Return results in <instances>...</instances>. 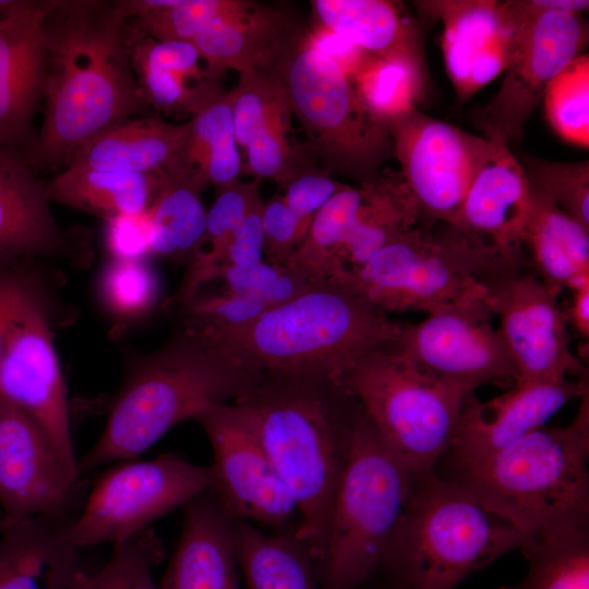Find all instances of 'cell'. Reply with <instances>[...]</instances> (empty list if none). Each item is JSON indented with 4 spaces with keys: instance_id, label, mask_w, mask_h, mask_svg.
<instances>
[{
    "instance_id": "1",
    "label": "cell",
    "mask_w": 589,
    "mask_h": 589,
    "mask_svg": "<svg viewBox=\"0 0 589 589\" xmlns=\"http://www.w3.org/2000/svg\"><path fill=\"white\" fill-rule=\"evenodd\" d=\"M43 123L22 148L39 173L65 168L106 130L148 113L119 0H57L43 21Z\"/></svg>"
},
{
    "instance_id": "2",
    "label": "cell",
    "mask_w": 589,
    "mask_h": 589,
    "mask_svg": "<svg viewBox=\"0 0 589 589\" xmlns=\"http://www.w3.org/2000/svg\"><path fill=\"white\" fill-rule=\"evenodd\" d=\"M232 404L292 494L298 534L321 568L359 401L339 380L262 372L256 386Z\"/></svg>"
},
{
    "instance_id": "3",
    "label": "cell",
    "mask_w": 589,
    "mask_h": 589,
    "mask_svg": "<svg viewBox=\"0 0 589 589\" xmlns=\"http://www.w3.org/2000/svg\"><path fill=\"white\" fill-rule=\"evenodd\" d=\"M401 327L350 287L323 281L238 327L188 330L248 370L342 381L363 359L394 350Z\"/></svg>"
},
{
    "instance_id": "4",
    "label": "cell",
    "mask_w": 589,
    "mask_h": 589,
    "mask_svg": "<svg viewBox=\"0 0 589 589\" xmlns=\"http://www.w3.org/2000/svg\"><path fill=\"white\" fill-rule=\"evenodd\" d=\"M589 394L564 426H541L491 457L438 476L544 542L589 532Z\"/></svg>"
},
{
    "instance_id": "5",
    "label": "cell",
    "mask_w": 589,
    "mask_h": 589,
    "mask_svg": "<svg viewBox=\"0 0 589 589\" xmlns=\"http://www.w3.org/2000/svg\"><path fill=\"white\" fill-rule=\"evenodd\" d=\"M261 376L223 359L182 327L134 365L79 472L135 458L181 421L245 395Z\"/></svg>"
},
{
    "instance_id": "6",
    "label": "cell",
    "mask_w": 589,
    "mask_h": 589,
    "mask_svg": "<svg viewBox=\"0 0 589 589\" xmlns=\"http://www.w3.org/2000/svg\"><path fill=\"white\" fill-rule=\"evenodd\" d=\"M528 542L506 519L435 471L414 474L378 573L392 589H456Z\"/></svg>"
},
{
    "instance_id": "7",
    "label": "cell",
    "mask_w": 589,
    "mask_h": 589,
    "mask_svg": "<svg viewBox=\"0 0 589 589\" xmlns=\"http://www.w3.org/2000/svg\"><path fill=\"white\" fill-rule=\"evenodd\" d=\"M413 478L361 407L333 501L321 589H357L380 572Z\"/></svg>"
},
{
    "instance_id": "8",
    "label": "cell",
    "mask_w": 589,
    "mask_h": 589,
    "mask_svg": "<svg viewBox=\"0 0 589 589\" xmlns=\"http://www.w3.org/2000/svg\"><path fill=\"white\" fill-rule=\"evenodd\" d=\"M280 80L291 112L305 133L306 149L323 170L360 185L375 180L394 156L384 123L361 101L350 77L314 47L302 31L269 69Z\"/></svg>"
},
{
    "instance_id": "9",
    "label": "cell",
    "mask_w": 589,
    "mask_h": 589,
    "mask_svg": "<svg viewBox=\"0 0 589 589\" xmlns=\"http://www.w3.org/2000/svg\"><path fill=\"white\" fill-rule=\"evenodd\" d=\"M505 271L448 224H419L338 281L386 313L426 314L484 299L485 283Z\"/></svg>"
},
{
    "instance_id": "10",
    "label": "cell",
    "mask_w": 589,
    "mask_h": 589,
    "mask_svg": "<svg viewBox=\"0 0 589 589\" xmlns=\"http://www.w3.org/2000/svg\"><path fill=\"white\" fill-rule=\"evenodd\" d=\"M342 382L386 446L414 474L434 471L450 449L470 393L394 350L363 359Z\"/></svg>"
},
{
    "instance_id": "11",
    "label": "cell",
    "mask_w": 589,
    "mask_h": 589,
    "mask_svg": "<svg viewBox=\"0 0 589 589\" xmlns=\"http://www.w3.org/2000/svg\"><path fill=\"white\" fill-rule=\"evenodd\" d=\"M514 20L510 53L502 84L472 120L490 141L513 143L543 99L549 83L588 39L584 0L506 1Z\"/></svg>"
},
{
    "instance_id": "12",
    "label": "cell",
    "mask_w": 589,
    "mask_h": 589,
    "mask_svg": "<svg viewBox=\"0 0 589 589\" xmlns=\"http://www.w3.org/2000/svg\"><path fill=\"white\" fill-rule=\"evenodd\" d=\"M211 486L209 466L176 455L122 464L100 478L82 513L69 522L70 539L79 550L103 543L115 545L184 507Z\"/></svg>"
},
{
    "instance_id": "13",
    "label": "cell",
    "mask_w": 589,
    "mask_h": 589,
    "mask_svg": "<svg viewBox=\"0 0 589 589\" xmlns=\"http://www.w3.org/2000/svg\"><path fill=\"white\" fill-rule=\"evenodd\" d=\"M0 362V398L31 418L67 466L79 473L70 429L65 382L46 310L22 275L10 298Z\"/></svg>"
},
{
    "instance_id": "14",
    "label": "cell",
    "mask_w": 589,
    "mask_h": 589,
    "mask_svg": "<svg viewBox=\"0 0 589 589\" xmlns=\"http://www.w3.org/2000/svg\"><path fill=\"white\" fill-rule=\"evenodd\" d=\"M394 157L420 224H450L488 152L489 141L432 118L418 108L388 122Z\"/></svg>"
},
{
    "instance_id": "15",
    "label": "cell",
    "mask_w": 589,
    "mask_h": 589,
    "mask_svg": "<svg viewBox=\"0 0 589 589\" xmlns=\"http://www.w3.org/2000/svg\"><path fill=\"white\" fill-rule=\"evenodd\" d=\"M213 452L209 491L236 520L281 531L299 527L296 501L232 402L196 419Z\"/></svg>"
},
{
    "instance_id": "16",
    "label": "cell",
    "mask_w": 589,
    "mask_h": 589,
    "mask_svg": "<svg viewBox=\"0 0 589 589\" xmlns=\"http://www.w3.org/2000/svg\"><path fill=\"white\" fill-rule=\"evenodd\" d=\"M484 299L452 303L402 324L394 351L423 371L469 392L515 384L517 372Z\"/></svg>"
},
{
    "instance_id": "17",
    "label": "cell",
    "mask_w": 589,
    "mask_h": 589,
    "mask_svg": "<svg viewBox=\"0 0 589 589\" xmlns=\"http://www.w3.org/2000/svg\"><path fill=\"white\" fill-rule=\"evenodd\" d=\"M484 302L500 318L497 328L517 372L515 383L588 380L573 353L560 292L534 275L521 273L485 283Z\"/></svg>"
},
{
    "instance_id": "18",
    "label": "cell",
    "mask_w": 589,
    "mask_h": 589,
    "mask_svg": "<svg viewBox=\"0 0 589 589\" xmlns=\"http://www.w3.org/2000/svg\"><path fill=\"white\" fill-rule=\"evenodd\" d=\"M587 394L589 382L580 378L519 382L489 401L470 392L453 445L441 461H447L448 469L480 462L544 426L567 402Z\"/></svg>"
},
{
    "instance_id": "19",
    "label": "cell",
    "mask_w": 589,
    "mask_h": 589,
    "mask_svg": "<svg viewBox=\"0 0 589 589\" xmlns=\"http://www.w3.org/2000/svg\"><path fill=\"white\" fill-rule=\"evenodd\" d=\"M488 141V152L457 216L448 225L492 260L521 272L526 262L521 232L530 185L509 146Z\"/></svg>"
},
{
    "instance_id": "20",
    "label": "cell",
    "mask_w": 589,
    "mask_h": 589,
    "mask_svg": "<svg viewBox=\"0 0 589 589\" xmlns=\"http://www.w3.org/2000/svg\"><path fill=\"white\" fill-rule=\"evenodd\" d=\"M47 181L22 148L0 147V271L38 259L84 260V237L55 218Z\"/></svg>"
},
{
    "instance_id": "21",
    "label": "cell",
    "mask_w": 589,
    "mask_h": 589,
    "mask_svg": "<svg viewBox=\"0 0 589 589\" xmlns=\"http://www.w3.org/2000/svg\"><path fill=\"white\" fill-rule=\"evenodd\" d=\"M79 473L70 469L41 429L0 398V505L5 519L57 516Z\"/></svg>"
},
{
    "instance_id": "22",
    "label": "cell",
    "mask_w": 589,
    "mask_h": 589,
    "mask_svg": "<svg viewBox=\"0 0 589 589\" xmlns=\"http://www.w3.org/2000/svg\"><path fill=\"white\" fill-rule=\"evenodd\" d=\"M229 96L235 139L244 152L249 173L286 188L296 177L313 170L311 154L293 141L291 108L275 73L243 71Z\"/></svg>"
},
{
    "instance_id": "23",
    "label": "cell",
    "mask_w": 589,
    "mask_h": 589,
    "mask_svg": "<svg viewBox=\"0 0 589 589\" xmlns=\"http://www.w3.org/2000/svg\"><path fill=\"white\" fill-rule=\"evenodd\" d=\"M417 7L442 23L445 69L459 103L505 71L515 27L506 1L429 0Z\"/></svg>"
},
{
    "instance_id": "24",
    "label": "cell",
    "mask_w": 589,
    "mask_h": 589,
    "mask_svg": "<svg viewBox=\"0 0 589 589\" xmlns=\"http://www.w3.org/2000/svg\"><path fill=\"white\" fill-rule=\"evenodd\" d=\"M57 0H26L0 22V147L24 148L43 105L46 50L43 21Z\"/></svg>"
},
{
    "instance_id": "25",
    "label": "cell",
    "mask_w": 589,
    "mask_h": 589,
    "mask_svg": "<svg viewBox=\"0 0 589 589\" xmlns=\"http://www.w3.org/2000/svg\"><path fill=\"white\" fill-rule=\"evenodd\" d=\"M233 525L209 490L189 502L159 589H241Z\"/></svg>"
},
{
    "instance_id": "26",
    "label": "cell",
    "mask_w": 589,
    "mask_h": 589,
    "mask_svg": "<svg viewBox=\"0 0 589 589\" xmlns=\"http://www.w3.org/2000/svg\"><path fill=\"white\" fill-rule=\"evenodd\" d=\"M56 517L0 520V589H71L79 549Z\"/></svg>"
},
{
    "instance_id": "27",
    "label": "cell",
    "mask_w": 589,
    "mask_h": 589,
    "mask_svg": "<svg viewBox=\"0 0 589 589\" xmlns=\"http://www.w3.org/2000/svg\"><path fill=\"white\" fill-rule=\"evenodd\" d=\"M300 32L269 7L240 0L236 9L212 21L191 43L208 72L218 77L228 69L239 73L269 70Z\"/></svg>"
},
{
    "instance_id": "28",
    "label": "cell",
    "mask_w": 589,
    "mask_h": 589,
    "mask_svg": "<svg viewBox=\"0 0 589 589\" xmlns=\"http://www.w3.org/2000/svg\"><path fill=\"white\" fill-rule=\"evenodd\" d=\"M521 244L553 290L561 293L589 281V229L531 187Z\"/></svg>"
},
{
    "instance_id": "29",
    "label": "cell",
    "mask_w": 589,
    "mask_h": 589,
    "mask_svg": "<svg viewBox=\"0 0 589 589\" xmlns=\"http://www.w3.org/2000/svg\"><path fill=\"white\" fill-rule=\"evenodd\" d=\"M187 129V122L173 124L155 117L133 118L93 139L71 158L67 167L135 173L163 172L178 161Z\"/></svg>"
},
{
    "instance_id": "30",
    "label": "cell",
    "mask_w": 589,
    "mask_h": 589,
    "mask_svg": "<svg viewBox=\"0 0 589 589\" xmlns=\"http://www.w3.org/2000/svg\"><path fill=\"white\" fill-rule=\"evenodd\" d=\"M320 25L377 57L423 68L419 29L385 0H314Z\"/></svg>"
},
{
    "instance_id": "31",
    "label": "cell",
    "mask_w": 589,
    "mask_h": 589,
    "mask_svg": "<svg viewBox=\"0 0 589 589\" xmlns=\"http://www.w3.org/2000/svg\"><path fill=\"white\" fill-rule=\"evenodd\" d=\"M233 539L244 589H321L320 566L298 528L273 531L235 519Z\"/></svg>"
},
{
    "instance_id": "32",
    "label": "cell",
    "mask_w": 589,
    "mask_h": 589,
    "mask_svg": "<svg viewBox=\"0 0 589 589\" xmlns=\"http://www.w3.org/2000/svg\"><path fill=\"white\" fill-rule=\"evenodd\" d=\"M163 172L135 173L67 167L47 181V187L51 202L108 221L120 216L146 213L157 194Z\"/></svg>"
},
{
    "instance_id": "33",
    "label": "cell",
    "mask_w": 589,
    "mask_h": 589,
    "mask_svg": "<svg viewBox=\"0 0 589 589\" xmlns=\"http://www.w3.org/2000/svg\"><path fill=\"white\" fill-rule=\"evenodd\" d=\"M360 187L363 197L342 252L347 269L364 264L421 220L400 172L382 171L375 180Z\"/></svg>"
},
{
    "instance_id": "34",
    "label": "cell",
    "mask_w": 589,
    "mask_h": 589,
    "mask_svg": "<svg viewBox=\"0 0 589 589\" xmlns=\"http://www.w3.org/2000/svg\"><path fill=\"white\" fill-rule=\"evenodd\" d=\"M194 177L170 168L163 172L157 194L147 211L148 253L168 259H192L201 249L206 215Z\"/></svg>"
},
{
    "instance_id": "35",
    "label": "cell",
    "mask_w": 589,
    "mask_h": 589,
    "mask_svg": "<svg viewBox=\"0 0 589 589\" xmlns=\"http://www.w3.org/2000/svg\"><path fill=\"white\" fill-rule=\"evenodd\" d=\"M178 161L171 167L216 189L238 179L242 163L233 132L229 92H217L187 121Z\"/></svg>"
},
{
    "instance_id": "36",
    "label": "cell",
    "mask_w": 589,
    "mask_h": 589,
    "mask_svg": "<svg viewBox=\"0 0 589 589\" xmlns=\"http://www.w3.org/2000/svg\"><path fill=\"white\" fill-rule=\"evenodd\" d=\"M363 197L361 187L346 185L313 216L286 267L317 281H339L347 271L344 245Z\"/></svg>"
},
{
    "instance_id": "37",
    "label": "cell",
    "mask_w": 589,
    "mask_h": 589,
    "mask_svg": "<svg viewBox=\"0 0 589 589\" xmlns=\"http://www.w3.org/2000/svg\"><path fill=\"white\" fill-rule=\"evenodd\" d=\"M370 113L385 125L417 108L423 94V68L369 53L350 76Z\"/></svg>"
},
{
    "instance_id": "38",
    "label": "cell",
    "mask_w": 589,
    "mask_h": 589,
    "mask_svg": "<svg viewBox=\"0 0 589 589\" xmlns=\"http://www.w3.org/2000/svg\"><path fill=\"white\" fill-rule=\"evenodd\" d=\"M528 572L515 586L498 589H589V532L520 548Z\"/></svg>"
},
{
    "instance_id": "39",
    "label": "cell",
    "mask_w": 589,
    "mask_h": 589,
    "mask_svg": "<svg viewBox=\"0 0 589 589\" xmlns=\"http://www.w3.org/2000/svg\"><path fill=\"white\" fill-rule=\"evenodd\" d=\"M164 556L161 540L148 528L115 544L99 570L87 574L82 569L71 589H158L153 569Z\"/></svg>"
},
{
    "instance_id": "40",
    "label": "cell",
    "mask_w": 589,
    "mask_h": 589,
    "mask_svg": "<svg viewBox=\"0 0 589 589\" xmlns=\"http://www.w3.org/2000/svg\"><path fill=\"white\" fill-rule=\"evenodd\" d=\"M545 117L565 142L589 146V57L579 55L548 85L543 99Z\"/></svg>"
},
{
    "instance_id": "41",
    "label": "cell",
    "mask_w": 589,
    "mask_h": 589,
    "mask_svg": "<svg viewBox=\"0 0 589 589\" xmlns=\"http://www.w3.org/2000/svg\"><path fill=\"white\" fill-rule=\"evenodd\" d=\"M529 185L589 229V163L551 161L530 155L518 159Z\"/></svg>"
},
{
    "instance_id": "42",
    "label": "cell",
    "mask_w": 589,
    "mask_h": 589,
    "mask_svg": "<svg viewBox=\"0 0 589 589\" xmlns=\"http://www.w3.org/2000/svg\"><path fill=\"white\" fill-rule=\"evenodd\" d=\"M100 299L119 318L132 320L148 311L157 297V283L144 260L111 259L99 281Z\"/></svg>"
},
{
    "instance_id": "43",
    "label": "cell",
    "mask_w": 589,
    "mask_h": 589,
    "mask_svg": "<svg viewBox=\"0 0 589 589\" xmlns=\"http://www.w3.org/2000/svg\"><path fill=\"white\" fill-rule=\"evenodd\" d=\"M180 306L182 327L202 334L238 327L271 309L255 297L227 290L208 294L195 292Z\"/></svg>"
},
{
    "instance_id": "44",
    "label": "cell",
    "mask_w": 589,
    "mask_h": 589,
    "mask_svg": "<svg viewBox=\"0 0 589 589\" xmlns=\"http://www.w3.org/2000/svg\"><path fill=\"white\" fill-rule=\"evenodd\" d=\"M139 85L151 106L168 113L194 115L213 95L220 91L218 80L190 85L179 74L132 62Z\"/></svg>"
},
{
    "instance_id": "45",
    "label": "cell",
    "mask_w": 589,
    "mask_h": 589,
    "mask_svg": "<svg viewBox=\"0 0 589 589\" xmlns=\"http://www.w3.org/2000/svg\"><path fill=\"white\" fill-rule=\"evenodd\" d=\"M130 55L132 62L166 70L188 80L203 82L217 80L207 68L201 67V53L191 41L156 40L130 31Z\"/></svg>"
},
{
    "instance_id": "46",
    "label": "cell",
    "mask_w": 589,
    "mask_h": 589,
    "mask_svg": "<svg viewBox=\"0 0 589 589\" xmlns=\"http://www.w3.org/2000/svg\"><path fill=\"white\" fill-rule=\"evenodd\" d=\"M310 224L294 215L286 204L284 196L277 195L265 202L262 226L263 254L266 262L278 267L285 266L292 252L303 240Z\"/></svg>"
},
{
    "instance_id": "47",
    "label": "cell",
    "mask_w": 589,
    "mask_h": 589,
    "mask_svg": "<svg viewBox=\"0 0 589 589\" xmlns=\"http://www.w3.org/2000/svg\"><path fill=\"white\" fill-rule=\"evenodd\" d=\"M346 185L328 172L313 169L296 177L285 188L284 199L296 216L310 224L315 213Z\"/></svg>"
},
{
    "instance_id": "48",
    "label": "cell",
    "mask_w": 589,
    "mask_h": 589,
    "mask_svg": "<svg viewBox=\"0 0 589 589\" xmlns=\"http://www.w3.org/2000/svg\"><path fill=\"white\" fill-rule=\"evenodd\" d=\"M264 204L263 200L260 201L244 216L224 249L219 267L249 266L264 261L262 226Z\"/></svg>"
},
{
    "instance_id": "49",
    "label": "cell",
    "mask_w": 589,
    "mask_h": 589,
    "mask_svg": "<svg viewBox=\"0 0 589 589\" xmlns=\"http://www.w3.org/2000/svg\"><path fill=\"white\" fill-rule=\"evenodd\" d=\"M106 242L111 259L144 260L148 253L147 212L107 221Z\"/></svg>"
},
{
    "instance_id": "50",
    "label": "cell",
    "mask_w": 589,
    "mask_h": 589,
    "mask_svg": "<svg viewBox=\"0 0 589 589\" xmlns=\"http://www.w3.org/2000/svg\"><path fill=\"white\" fill-rule=\"evenodd\" d=\"M283 267L265 261L249 266H223L213 274L211 280L220 279L225 290L259 299V294L276 279Z\"/></svg>"
},
{
    "instance_id": "51",
    "label": "cell",
    "mask_w": 589,
    "mask_h": 589,
    "mask_svg": "<svg viewBox=\"0 0 589 589\" xmlns=\"http://www.w3.org/2000/svg\"><path fill=\"white\" fill-rule=\"evenodd\" d=\"M308 38L314 47L335 61L349 77L370 53L322 25L309 32Z\"/></svg>"
},
{
    "instance_id": "52",
    "label": "cell",
    "mask_w": 589,
    "mask_h": 589,
    "mask_svg": "<svg viewBox=\"0 0 589 589\" xmlns=\"http://www.w3.org/2000/svg\"><path fill=\"white\" fill-rule=\"evenodd\" d=\"M572 302L567 313L564 312L566 322H569L577 333L586 340L589 338V281L570 290Z\"/></svg>"
},
{
    "instance_id": "53",
    "label": "cell",
    "mask_w": 589,
    "mask_h": 589,
    "mask_svg": "<svg viewBox=\"0 0 589 589\" xmlns=\"http://www.w3.org/2000/svg\"><path fill=\"white\" fill-rule=\"evenodd\" d=\"M21 277L22 274L17 269L0 271V362L4 338L5 312L12 292Z\"/></svg>"
},
{
    "instance_id": "54",
    "label": "cell",
    "mask_w": 589,
    "mask_h": 589,
    "mask_svg": "<svg viewBox=\"0 0 589 589\" xmlns=\"http://www.w3.org/2000/svg\"><path fill=\"white\" fill-rule=\"evenodd\" d=\"M357 589H365V588H364V587L362 586V587H360V588H357Z\"/></svg>"
}]
</instances>
